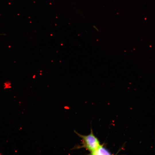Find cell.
<instances>
[{"label": "cell", "mask_w": 155, "mask_h": 155, "mask_svg": "<svg viewBox=\"0 0 155 155\" xmlns=\"http://www.w3.org/2000/svg\"><path fill=\"white\" fill-rule=\"evenodd\" d=\"M74 132L82 139V145L74 146L73 149L84 148L90 153L100 145L99 141L94 135L92 129L90 133L87 135H81L75 131Z\"/></svg>", "instance_id": "obj_1"}, {"label": "cell", "mask_w": 155, "mask_h": 155, "mask_svg": "<svg viewBox=\"0 0 155 155\" xmlns=\"http://www.w3.org/2000/svg\"><path fill=\"white\" fill-rule=\"evenodd\" d=\"M90 154L94 155H110V152L103 146L100 145L95 150L90 152Z\"/></svg>", "instance_id": "obj_2"}]
</instances>
